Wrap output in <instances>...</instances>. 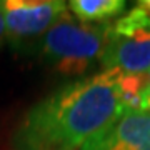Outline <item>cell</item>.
I'll use <instances>...</instances> for the list:
<instances>
[{
  "mask_svg": "<svg viewBox=\"0 0 150 150\" xmlns=\"http://www.w3.org/2000/svg\"><path fill=\"white\" fill-rule=\"evenodd\" d=\"M103 70L117 69L123 74H147L150 70V10L137 5L110 23Z\"/></svg>",
  "mask_w": 150,
  "mask_h": 150,
  "instance_id": "3",
  "label": "cell"
},
{
  "mask_svg": "<svg viewBox=\"0 0 150 150\" xmlns=\"http://www.w3.org/2000/svg\"><path fill=\"white\" fill-rule=\"evenodd\" d=\"M117 69L83 77L33 105L18 129L23 150H85L127 112Z\"/></svg>",
  "mask_w": 150,
  "mask_h": 150,
  "instance_id": "1",
  "label": "cell"
},
{
  "mask_svg": "<svg viewBox=\"0 0 150 150\" xmlns=\"http://www.w3.org/2000/svg\"><path fill=\"white\" fill-rule=\"evenodd\" d=\"M145 90V74H123L118 79V95L125 110L142 112V98Z\"/></svg>",
  "mask_w": 150,
  "mask_h": 150,
  "instance_id": "7",
  "label": "cell"
},
{
  "mask_svg": "<svg viewBox=\"0 0 150 150\" xmlns=\"http://www.w3.org/2000/svg\"><path fill=\"white\" fill-rule=\"evenodd\" d=\"M7 38L22 43L43 37L69 12L62 0H2Z\"/></svg>",
  "mask_w": 150,
  "mask_h": 150,
  "instance_id": "4",
  "label": "cell"
},
{
  "mask_svg": "<svg viewBox=\"0 0 150 150\" xmlns=\"http://www.w3.org/2000/svg\"><path fill=\"white\" fill-rule=\"evenodd\" d=\"M108 32L110 23H82L67 12L42 37L40 54L59 74L67 77L85 75L100 64Z\"/></svg>",
  "mask_w": 150,
  "mask_h": 150,
  "instance_id": "2",
  "label": "cell"
},
{
  "mask_svg": "<svg viewBox=\"0 0 150 150\" xmlns=\"http://www.w3.org/2000/svg\"><path fill=\"white\" fill-rule=\"evenodd\" d=\"M7 38V28H5V18H4V12H2V7H0V48L4 45Z\"/></svg>",
  "mask_w": 150,
  "mask_h": 150,
  "instance_id": "9",
  "label": "cell"
},
{
  "mask_svg": "<svg viewBox=\"0 0 150 150\" xmlns=\"http://www.w3.org/2000/svg\"><path fill=\"white\" fill-rule=\"evenodd\" d=\"M67 8L82 23L103 25L125 10L123 0H72Z\"/></svg>",
  "mask_w": 150,
  "mask_h": 150,
  "instance_id": "6",
  "label": "cell"
},
{
  "mask_svg": "<svg viewBox=\"0 0 150 150\" xmlns=\"http://www.w3.org/2000/svg\"><path fill=\"white\" fill-rule=\"evenodd\" d=\"M85 150H150V112L127 110L102 139Z\"/></svg>",
  "mask_w": 150,
  "mask_h": 150,
  "instance_id": "5",
  "label": "cell"
},
{
  "mask_svg": "<svg viewBox=\"0 0 150 150\" xmlns=\"http://www.w3.org/2000/svg\"><path fill=\"white\" fill-rule=\"evenodd\" d=\"M142 112H150V70L145 74V90L142 98Z\"/></svg>",
  "mask_w": 150,
  "mask_h": 150,
  "instance_id": "8",
  "label": "cell"
},
{
  "mask_svg": "<svg viewBox=\"0 0 150 150\" xmlns=\"http://www.w3.org/2000/svg\"><path fill=\"white\" fill-rule=\"evenodd\" d=\"M139 5H142L144 8H147V10H150V0H145V2H140Z\"/></svg>",
  "mask_w": 150,
  "mask_h": 150,
  "instance_id": "10",
  "label": "cell"
}]
</instances>
